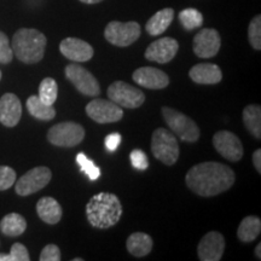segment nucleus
<instances>
[{
    "label": "nucleus",
    "mask_w": 261,
    "mask_h": 261,
    "mask_svg": "<svg viewBox=\"0 0 261 261\" xmlns=\"http://www.w3.org/2000/svg\"><path fill=\"white\" fill-rule=\"evenodd\" d=\"M236 180L234 172L220 162L198 163L189 169L185 177L188 188L202 197H212L227 191Z\"/></svg>",
    "instance_id": "1"
},
{
    "label": "nucleus",
    "mask_w": 261,
    "mask_h": 261,
    "mask_svg": "<svg viewBox=\"0 0 261 261\" xmlns=\"http://www.w3.org/2000/svg\"><path fill=\"white\" fill-rule=\"evenodd\" d=\"M89 223L97 228H109L119 223L122 215V205L116 195L99 192L91 197L86 205Z\"/></svg>",
    "instance_id": "2"
},
{
    "label": "nucleus",
    "mask_w": 261,
    "mask_h": 261,
    "mask_svg": "<svg viewBox=\"0 0 261 261\" xmlns=\"http://www.w3.org/2000/svg\"><path fill=\"white\" fill-rule=\"evenodd\" d=\"M46 37L37 29L21 28L12 38V51L19 61L34 64L44 58L46 48Z\"/></svg>",
    "instance_id": "3"
},
{
    "label": "nucleus",
    "mask_w": 261,
    "mask_h": 261,
    "mask_svg": "<svg viewBox=\"0 0 261 261\" xmlns=\"http://www.w3.org/2000/svg\"><path fill=\"white\" fill-rule=\"evenodd\" d=\"M162 115L165 117V121L167 123L169 129L173 130L175 136L179 137V139L184 142L195 143L200 138V128L196 125L194 120L185 115L178 110L172 109V108L163 107Z\"/></svg>",
    "instance_id": "4"
},
{
    "label": "nucleus",
    "mask_w": 261,
    "mask_h": 261,
    "mask_svg": "<svg viewBox=\"0 0 261 261\" xmlns=\"http://www.w3.org/2000/svg\"><path fill=\"white\" fill-rule=\"evenodd\" d=\"M151 152L156 159L172 166L179 159V144L175 136L166 128H158L152 133Z\"/></svg>",
    "instance_id": "5"
},
{
    "label": "nucleus",
    "mask_w": 261,
    "mask_h": 261,
    "mask_svg": "<svg viewBox=\"0 0 261 261\" xmlns=\"http://www.w3.org/2000/svg\"><path fill=\"white\" fill-rule=\"evenodd\" d=\"M85 138L84 127L76 122H61L52 126L47 132V139L52 145L60 148H74Z\"/></svg>",
    "instance_id": "6"
},
{
    "label": "nucleus",
    "mask_w": 261,
    "mask_h": 261,
    "mask_svg": "<svg viewBox=\"0 0 261 261\" xmlns=\"http://www.w3.org/2000/svg\"><path fill=\"white\" fill-rule=\"evenodd\" d=\"M140 25L138 22H119L112 21L104 29V37L107 41L119 47H126L136 42L140 37Z\"/></svg>",
    "instance_id": "7"
},
{
    "label": "nucleus",
    "mask_w": 261,
    "mask_h": 261,
    "mask_svg": "<svg viewBox=\"0 0 261 261\" xmlns=\"http://www.w3.org/2000/svg\"><path fill=\"white\" fill-rule=\"evenodd\" d=\"M108 97L114 103L122 108L128 109H136L143 106L145 100L144 93L139 89L132 86V85L125 83V81H115L108 87Z\"/></svg>",
    "instance_id": "8"
},
{
    "label": "nucleus",
    "mask_w": 261,
    "mask_h": 261,
    "mask_svg": "<svg viewBox=\"0 0 261 261\" xmlns=\"http://www.w3.org/2000/svg\"><path fill=\"white\" fill-rule=\"evenodd\" d=\"M65 76L74 85L80 93L89 97H97L100 93V86L92 73L77 63L68 64L65 67Z\"/></svg>",
    "instance_id": "9"
},
{
    "label": "nucleus",
    "mask_w": 261,
    "mask_h": 261,
    "mask_svg": "<svg viewBox=\"0 0 261 261\" xmlns=\"http://www.w3.org/2000/svg\"><path fill=\"white\" fill-rule=\"evenodd\" d=\"M52 178L51 169L45 166L35 167L22 175L16 182L15 190L19 196H29L40 191L50 182Z\"/></svg>",
    "instance_id": "10"
},
{
    "label": "nucleus",
    "mask_w": 261,
    "mask_h": 261,
    "mask_svg": "<svg viewBox=\"0 0 261 261\" xmlns=\"http://www.w3.org/2000/svg\"><path fill=\"white\" fill-rule=\"evenodd\" d=\"M86 114L90 119L98 123L117 122L122 119L123 112L121 107L113 100L97 98L86 106Z\"/></svg>",
    "instance_id": "11"
},
{
    "label": "nucleus",
    "mask_w": 261,
    "mask_h": 261,
    "mask_svg": "<svg viewBox=\"0 0 261 261\" xmlns=\"http://www.w3.org/2000/svg\"><path fill=\"white\" fill-rule=\"evenodd\" d=\"M213 145L219 154L231 162H238L243 158V145L234 133L219 130L213 137Z\"/></svg>",
    "instance_id": "12"
},
{
    "label": "nucleus",
    "mask_w": 261,
    "mask_h": 261,
    "mask_svg": "<svg viewBox=\"0 0 261 261\" xmlns=\"http://www.w3.org/2000/svg\"><path fill=\"white\" fill-rule=\"evenodd\" d=\"M221 46L220 35L213 28L201 29L194 38V48L195 55L200 58H212L217 56Z\"/></svg>",
    "instance_id": "13"
},
{
    "label": "nucleus",
    "mask_w": 261,
    "mask_h": 261,
    "mask_svg": "<svg viewBox=\"0 0 261 261\" xmlns=\"http://www.w3.org/2000/svg\"><path fill=\"white\" fill-rule=\"evenodd\" d=\"M179 50V44L175 39L166 37L149 45L145 51V58L150 62H156L160 64L169 63L175 57Z\"/></svg>",
    "instance_id": "14"
},
{
    "label": "nucleus",
    "mask_w": 261,
    "mask_h": 261,
    "mask_svg": "<svg viewBox=\"0 0 261 261\" xmlns=\"http://www.w3.org/2000/svg\"><path fill=\"white\" fill-rule=\"evenodd\" d=\"M225 250V238L220 232L211 231L205 233L197 247V255L201 261H219Z\"/></svg>",
    "instance_id": "15"
},
{
    "label": "nucleus",
    "mask_w": 261,
    "mask_h": 261,
    "mask_svg": "<svg viewBox=\"0 0 261 261\" xmlns=\"http://www.w3.org/2000/svg\"><path fill=\"white\" fill-rule=\"evenodd\" d=\"M133 81L149 90H162L169 85V77L165 71L154 67H142L135 70Z\"/></svg>",
    "instance_id": "16"
},
{
    "label": "nucleus",
    "mask_w": 261,
    "mask_h": 261,
    "mask_svg": "<svg viewBox=\"0 0 261 261\" xmlns=\"http://www.w3.org/2000/svg\"><path fill=\"white\" fill-rule=\"evenodd\" d=\"M60 51L68 60L83 63L90 61L93 57L94 51L89 42L77 38H67L61 41Z\"/></svg>",
    "instance_id": "17"
},
{
    "label": "nucleus",
    "mask_w": 261,
    "mask_h": 261,
    "mask_svg": "<svg viewBox=\"0 0 261 261\" xmlns=\"http://www.w3.org/2000/svg\"><path fill=\"white\" fill-rule=\"evenodd\" d=\"M22 116V104L14 93H5L0 98V122L6 127H15Z\"/></svg>",
    "instance_id": "18"
},
{
    "label": "nucleus",
    "mask_w": 261,
    "mask_h": 261,
    "mask_svg": "<svg viewBox=\"0 0 261 261\" xmlns=\"http://www.w3.org/2000/svg\"><path fill=\"white\" fill-rule=\"evenodd\" d=\"M190 79L196 84L215 85L219 84L223 79V73L217 64L201 63L196 64L189 71Z\"/></svg>",
    "instance_id": "19"
},
{
    "label": "nucleus",
    "mask_w": 261,
    "mask_h": 261,
    "mask_svg": "<svg viewBox=\"0 0 261 261\" xmlns=\"http://www.w3.org/2000/svg\"><path fill=\"white\" fill-rule=\"evenodd\" d=\"M37 213L44 223L55 225L60 223L62 218V207L54 197H42L37 203Z\"/></svg>",
    "instance_id": "20"
},
{
    "label": "nucleus",
    "mask_w": 261,
    "mask_h": 261,
    "mask_svg": "<svg viewBox=\"0 0 261 261\" xmlns=\"http://www.w3.org/2000/svg\"><path fill=\"white\" fill-rule=\"evenodd\" d=\"M173 18H174V10L173 9L166 8L160 10L146 22V32L150 35H152V37H158V35L167 31L172 23Z\"/></svg>",
    "instance_id": "21"
},
{
    "label": "nucleus",
    "mask_w": 261,
    "mask_h": 261,
    "mask_svg": "<svg viewBox=\"0 0 261 261\" xmlns=\"http://www.w3.org/2000/svg\"><path fill=\"white\" fill-rule=\"evenodd\" d=\"M152 238L144 232L132 233L127 238V250L133 256L142 257L148 255L152 249Z\"/></svg>",
    "instance_id": "22"
},
{
    "label": "nucleus",
    "mask_w": 261,
    "mask_h": 261,
    "mask_svg": "<svg viewBox=\"0 0 261 261\" xmlns=\"http://www.w3.org/2000/svg\"><path fill=\"white\" fill-rule=\"evenodd\" d=\"M27 228V221L21 214L10 213L0 221V231L8 237L21 236Z\"/></svg>",
    "instance_id": "23"
},
{
    "label": "nucleus",
    "mask_w": 261,
    "mask_h": 261,
    "mask_svg": "<svg viewBox=\"0 0 261 261\" xmlns=\"http://www.w3.org/2000/svg\"><path fill=\"white\" fill-rule=\"evenodd\" d=\"M261 232V220L260 218L254 217H246L241 221L240 226L237 230V237L244 243H250L256 240Z\"/></svg>",
    "instance_id": "24"
},
{
    "label": "nucleus",
    "mask_w": 261,
    "mask_h": 261,
    "mask_svg": "<svg viewBox=\"0 0 261 261\" xmlns=\"http://www.w3.org/2000/svg\"><path fill=\"white\" fill-rule=\"evenodd\" d=\"M27 109L32 116L41 121H50L56 116L54 106H47L38 96H31L27 99Z\"/></svg>",
    "instance_id": "25"
},
{
    "label": "nucleus",
    "mask_w": 261,
    "mask_h": 261,
    "mask_svg": "<svg viewBox=\"0 0 261 261\" xmlns=\"http://www.w3.org/2000/svg\"><path fill=\"white\" fill-rule=\"evenodd\" d=\"M243 122L246 128L256 139L261 138V108L255 104L247 106L243 110Z\"/></svg>",
    "instance_id": "26"
},
{
    "label": "nucleus",
    "mask_w": 261,
    "mask_h": 261,
    "mask_svg": "<svg viewBox=\"0 0 261 261\" xmlns=\"http://www.w3.org/2000/svg\"><path fill=\"white\" fill-rule=\"evenodd\" d=\"M58 96L57 83L52 77H46L39 86V98L47 106H54Z\"/></svg>",
    "instance_id": "27"
},
{
    "label": "nucleus",
    "mask_w": 261,
    "mask_h": 261,
    "mask_svg": "<svg viewBox=\"0 0 261 261\" xmlns=\"http://www.w3.org/2000/svg\"><path fill=\"white\" fill-rule=\"evenodd\" d=\"M179 21L187 31H194V29L200 28L203 24V16L198 10L189 8L180 11Z\"/></svg>",
    "instance_id": "28"
},
{
    "label": "nucleus",
    "mask_w": 261,
    "mask_h": 261,
    "mask_svg": "<svg viewBox=\"0 0 261 261\" xmlns=\"http://www.w3.org/2000/svg\"><path fill=\"white\" fill-rule=\"evenodd\" d=\"M75 160H76L77 165L80 166L81 171L90 178V180H97L100 177V168L97 167L92 160L87 158L84 152H79Z\"/></svg>",
    "instance_id": "29"
},
{
    "label": "nucleus",
    "mask_w": 261,
    "mask_h": 261,
    "mask_svg": "<svg viewBox=\"0 0 261 261\" xmlns=\"http://www.w3.org/2000/svg\"><path fill=\"white\" fill-rule=\"evenodd\" d=\"M248 39L254 50H261V16L257 15L252 19L248 27Z\"/></svg>",
    "instance_id": "30"
},
{
    "label": "nucleus",
    "mask_w": 261,
    "mask_h": 261,
    "mask_svg": "<svg viewBox=\"0 0 261 261\" xmlns=\"http://www.w3.org/2000/svg\"><path fill=\"white\" fill-rule=\"evenodd\" d=\"M31 256L23 244L15 243L9 254H0V261H29Z\"/></svg>",
    "instance_id": "31"
},
{
    "label": "nucleus",
    "mask_w": 261,
    "mask_h": 261,
    "mask_svg": "<svg viewBox=\"0 0 261 261\" xmlns=\"http://www.w3.org/2000/svg\"><path fill=\"white\" fill-rule=\"evenodd\" d=\"M16 172L8 166H0V191L8 190L15 184Z\"/></svg>",
    "instance_id": "32"
},
{
    "label": "nucleus",
    "mask_w": 261,
    "mask_h": 261,
    "mask_svg": "<svg viewBox=\"0 0 261 261\" xmlns=\"http://www.w3.org/2000/svg\"><path fill=\"white\" fill-rule=\"evenodd\" d=\"M14 58V51L10 45L9 38L3 32H0V63L9 64Z\"/></svg>",
    "instance_id": "33"
},
{
    "label": "nucleus",
    "mask_w": 261,
    "mask_h": 261,
    "mask_svg": "<svg viewBox=\"0 0 261 261\" xmlns=\"http://www.w3.org/2000/svg\"><path fill=\"white\" fill-rule=\"evenodd\" d=\"M129 160L133 168L138 169V171H145V169H148L149 167L148 156H146L145 152L140 149L133 150L129 154Z\"/></svg>",
    "instance_id": "34"
},
{
    "label": "nucleus",
    "mask_w": 261,
    "mask_h": 261,
    "mask_svg": "<svg viewBox=\"0 0 261 261\" xmlns=\"http://www.w3.org/2000/svg\"><path fill=\"white\" fill-rule=\"evenodd\" d=\"M40 261H60L61 260V250L56 244H47L41 250Z\"/></svg>",
    "instance_id": "35"
},
{
    "label": "nucleus",
    "mask_w": 261,
    "mask_h": 261,
    "mask_svg": "<svg viewBox=\"0 0 261 261\" xmlns=\"http://www.w3.org/2000/svg\"><path fill=\"white\" fill-rule=\"evenodd\" d=\"M121 140H122V137L120 133L117 132L110 133V135H108L106 137L104 145H106V148L109 150V151H115V150L120 146V144H121Z\"/></svg>",
    "instance_id": "36"
},
{
    "label": "nucleus",
    "mask_w": 261,
    "mask_h": 261,
    "mask_svg": "<svg viewBox=\"0 0 261 261\" xmlns=\"http://www.w3.org/2000/svg\"><path fill=\"white\" fill-rule=\"evenodd\" d=\"M253 165L255 169L257 171V173H261V150L257 149L254 151L253 154Z\"/></svg>",
    "instance_id": "37"
},
{
    "label": "nucleus",
    "mask_w": 261,
    "mask_h": 261,
    "mask_svg": "<svg viewBox=\"0 0 261 261\" xmlns=\"http://www.w3.org/2000/svg\"><path fill=\"white\" fill-rule=\"evenodd\" d=\"M80 2L84 3V4L92 5V4H98V3H102L103 0H80Z\"/></svg>",
    "instance_id": "38"
},
{
    "label": "nucleus",
    "mask_w": 261,
    "mask_h": 261,
    "mask_svg": "<svg viewBox=\"0 0 261 261\" xmlns=\"http://www.w3.org/2000/svg\"><path fill=\"white\" fill-rule=\"evenodd\" d=\"M255 255H256V257H257V259H261V244L259 243V244H257V246H256V248H255Z\"/></svg>",
    "instance_id": "39"
},
{
    "label": "nucleus",
    "mask_w": 261,
    "mask_h": 261,
    "mask_svg": "<svg viewBox=\"0 0 261 261\" xmlns=\"http://www.w3.org/2000/svg\"><path fill=\"white\" fill-rule=\"evenodd\" d=\"M74 261H83V259L81 257H76V259H74Z\"/></svg>",
    "instance_id": "40"
},
{
    "label": "nucleus",
    "mask_w": 261,
    "mask_h": 261,
    "mask_svg": "<svg viewBox=\"0 0 261 261\" xmlns=\"http://www.w3.org/2000/svg\"><path fill=\"white\" fill-rule=\"evenodd\" d=\"M0 80H2V70H0Z\"/></svg>",
    "instance_id": "41"
}]
</instances>
